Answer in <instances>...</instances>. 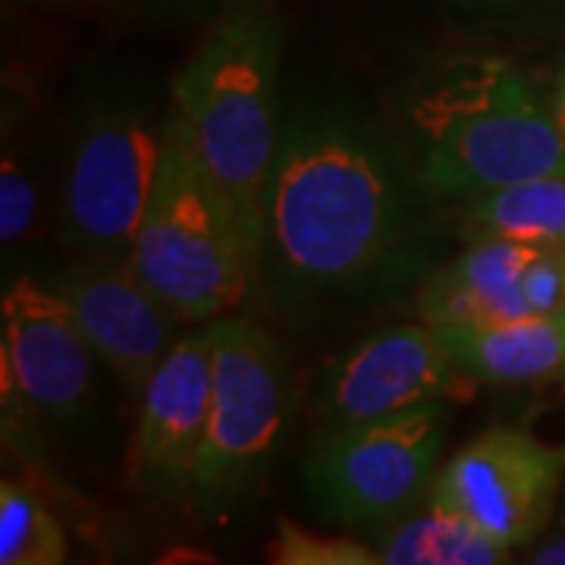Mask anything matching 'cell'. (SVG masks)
Instances as JSON below:
<instances>
[{"mask_svg":"<svg viewBox=\"0 0 565 565\" xmlns=\"http://www.w3.org/2000/svg\"><path fill=\"white\" fill-rule=\"evenodd\" d=\"M427 192L393 145L343 104L282 117L264 199L262 274L296 292L393 280L422 239Z\"/></svg>","mask_w":565,"mask_h":565,"instance_id":"1","label":"cell"},{"mask_svg":"<svg viewBox=\"0 0 565 565\" xmlns=\"http://www.w3.org/2000/svg\"><path fill=\"white\" fill-rule=\"evenodd\" d=\"M412 170L427 202L456 204L537 177H565V136L544 92L505 57H459L405 102Z\"/></svg>","mask_w":565,"mask_h":565,"instance_id":"2","label":"cell"},{"mask_svg":"<svg viewBox=\"0 0 565 565\" xmlns=\"http://www.w3.org/2000/svg\"><path fill=\"white\" fill-rule=\"evenodd\" d=\"M282 22L270 0H230L173 79L170 117L239 214L258 258L280 145Z\"/></svg>","mask_w":565,"mask_h":565,"instance_id":"3","label":"cell"},{"mask_svg":"<svg viewBox=\"0 0 565 565\" xmlns=\"http://www.w3.org/2000/svg\"><path fill=\"white\" fill-rule=\"evenodd\" d=\"M129 264L180 323L243 315L262 289V258L239 214L167 110L163 158Z\"/></svg>","mask_w":565,"mask_h":565,"instance_id":"4","label":"cell"},{"mask_svg":"<svg viewBox=\"0 0 565 565\" xmlns=\"http://www.w3.org/2000/svg\"><path fill=\"white\" fill-rule=\"evenodd\" d=\"M211 412L195 456L189 500L204 515H226L262 484L289 422V371L280 343L245 315L207 321Z\"/></svg>","mask_w":565,"mask_h":565,"instance_id":"5","label":"cell"},{"mask_svg":"<svg viewBox=\"0 0 565 565\" xmlns=\"http://www.w3.org/2000/svg\"><path fill=\"white\" fill-rule=\"evenodd\" d=\"M446 437V405L424 403L377 422L327 427L302 481L327 519L384 531L427 500Z\"/></svg>","mask_w":565,"mask_h":565,"instance_id":"6","label":"cell"},{"mask_svg":"<svg viewBox=\"0 0 565 565\" xmlns=\"http://www.w3.org/2000/svg\"><path fill=\"white\" fill-rule=\"evenodd\" d=\"M167 114L139 104L88 110L61 173V239L79 258H126L151 202L163 158Z\"/></svg>","mask_w":565,"mask_h":565,"instance_id":"7","label":"cell"},{"mask_svg":"<svg viewBox=\"0 0 565 565\" xmlns=\"http://www.w3.org/2000/svg\"><path fill=\"white\" fill-rule=\"evenodd\" d=\"M565 446L522 427H490L437 471L427 500L462 512L512 553L534 544L559 512Z\"/></svg>","mask_w":565,"mask_h":565,"instance_id":"8","label":"cell"},{"mask_svg":"<svg viewBox=\"0 0 565 565\" xmlns=\"http://www.w3.org/2000/svg\"><path fill=\"white\" fill-rule=\"evenodd\" d=\"M95 362L79 323L47 282H7L0 299L3 399H17L61 427L88 424L98 403Z\"/></svg>","mask_w":565,"mask_h":565,"instance_id":"9","label":"cell"},{"mask_svg":"<svg viewBox=\"0 0 565 565\" xmlns=\"http://www.w3.org/2000/svg\"><path fill=\"white\" fill-rule=\"evenodd\" d=\"M471 381L430 323L393 327L359 343L321 377V430L377 422L424 403H446Z\"/></svg>","mask_w":565,"mask_h":565,"instance_id":"10","label":"cell"},{"mask_svg":"<svg viewBox=\"0 0 565 565\" xmlns=\"http://www.w3.org/2000/svg\"><path fill=\"white\" fill-rule=\"evenodd\" d=\"M47 286L70 308L98 362L139 396L170 352L177 318L145 286L129 258H79Z\"/></svg>","mask_w":565,"mask_h":565,"instance_id":"11","label":"cell"},{"mask_svg":"<svg viewBox=\"0 0 565 565\" xmlns=\"http://www.w3.org/2000/svg\"><path fill=\"white\" fill-rule=\"evenodd\" d=\"M211 330L182 333L139 393V422L129 444V475L158 493H189L195 456L211 412Z\"/></svg>","mask_w":565,"mask_h":565,"instance_id":"12","label":"cell"},{"mask_svg":"<svg viewBox=\"0 0 565 565\" xmlns=\"http://www.w3.org/2000/svg\"><path fill=\"white\" fill-rule=\"evenodd\" d=\"M537 245L512 239H475L456 262L424 282L418 315L430 327H487L531 315L522 274Z\"/></svg>","mask_w":565,"mask_h":565,"instance_id":"13","label":"cell"},{"mask_svg":"<svg viewBox=\"0 0 565 565\" xmlns=\"http://www.w3.org/2000/svg\"><path fill=\"white\" fill-rule=\"evenodd\" d=\"M471 381L503 386L565 384V311L487 327H437Z\"/></svg>","mask_w":565,"mask_h":565,"instance_id":"14","label":"cell"},{"mask_svg":"<svg viewBox=\"0 0 565 565\" xmlns=\"http://www.w3.org/2000/svg\"><path fill=\"white\" fill-rule=\"evenodd\" d=\"M468 243L512 239L565 252V177H537L449 204Z\"/></svg>","mask_w":565,"mask_h":565,"instance_id":"15","label":"cell"},{"mask_svg":"<svg viewBox=\"0 0 565 565\" xmlns=\"http://www.w3.org/2000/svg\"><path fill=\"white\" fill-rule=\"evenodd\" d=\"M381 565H500L512 550L493 541L462 512L424 500L381 534Z\"/></svg>","mask_w":565,"mask_h":565,"instance_id":"16","label":"cell"},{"mask_svg":"<svg viewBox=\"0 0 565 565\" xmlns=\"http://www.w3.org/2000/svg\"><path fill=\"white\" fill-rule=\"evenodd\" d=\"M70 556L66 531L39 493L22 481L0 484V563L61 565Z\"/></svg>","mask_w":565,"mask_h":565,"instance_id":"17","label":"cell"},{"mask_svg":"<svg viewBox=\"0 0 565 565\" xmlns=\"http://www.w3.org/2000/svg\"><path fill=\"white\" fill-rule=\"evenodd\" d=\"M270 563L277 565H381L374 546L359 544L352 537L315 534L292 519H277L270 541Z\"/></svg>","mask_w":565,"mask_h":565,"instance_id":"18","label":"cell"},{"mask_svg":"<svg viewBox=\"0 0 565 565\" xmlns=\"http://www.w3.org/2000/svg\"><path fill=\"white\" fill-rule=\"evenodd\" d=\"M35 214H39L35 177L22 163L20 148L7 141L3 161H0V243L7 252L17 248L32 233Z\"/></svg>","mask_w":565,"mask_h":565,"instance_id":"19","label":"cell"},{"mask_svg":"<svg viewBox=\"0 0 565 565\" xmlns=\"http://www.w3.org/2000/svg\"><path fill=\"white\" fill-rule=\"evenodd\" d=\"M531 315H556L565 311V255L563 248H541L522 274Z\"/></svg>","mask_w":565,"mask_h":565,"instance_id":"20","label":"cell"},{"mask_svg":"<svg viewBox=\"0 0 565 565\" xmlns=\"http://www.w3.org/2000/svg\"><path fill=\"white\" fill-rule=\"evenodd\" d=\"M471 7H493V10H565V0H462Z\"/></svg>","mask_w":565,"mask_h":565,"instance_id":"21","label":"cell"},{"mask_svg":"<svg viewBox=\"0 0 565 565\" xmlns=\"http://www.w3.org/2000/svg\"><path fill=\"white\" fill-rule=\"evenodd\" d=\"M546 102H550V110H553V120L559 126V132L565 136V61L556 70V76H553V85L546 92Z\"/></svg>","mask_w":565,"mask_h":565,"instance_id":"22","label":"cell"},{"mask_svg":"<svg viewBox=\"0 0 565 565\" xmlns=\"http://www.w3.org/2000/svg\"><path fill=\"white\" fill-rule=\"evenodd\" d=\"M531 563H544V565H565V537L553 541V544H544L534 550V556H527Z\"/></svg>","mask_w":565,"mask_h":565,"instance_id":"23","label":"cell"},{"mask_svg":"<svg viewBox=\"0 0 565 565\" xmlns=\"http://www.w3.org/2000/svg\"><path fill=\"white\" fill-rule=\"evenodd\" d=\"M167 3H173V7H180L182 13H202L207 10L214 0H167Z\"/></svg>","mask_w":565,"mask_h":565,"instance_id":"24","label":"cell"},{"mask_svg":"<svg viewBox=\"0 0 565 565\" xmlns=\"http://www.w3.org/2000/svg\"><path fill=\"white\" fill-rule=\"evenodd\" d=\"M559 527H565V484H563V500H559Z\"/></svg>","mask_w":565,"mask_h":565,"instance_id":"25","label":"cell"},{"mask_svg":"<svg viewBox=\"0 0 565 565\" xmlns=\"http://www.w3.org/2000/svg\"><path fill=\"white\" fill-rule=\"evenodd\" d=\"M563 255H565V252H563Z\"/></svg>","mask_w":565,"mask_h":565,"instance_id":"26","label":"cell"}]
</instances>
